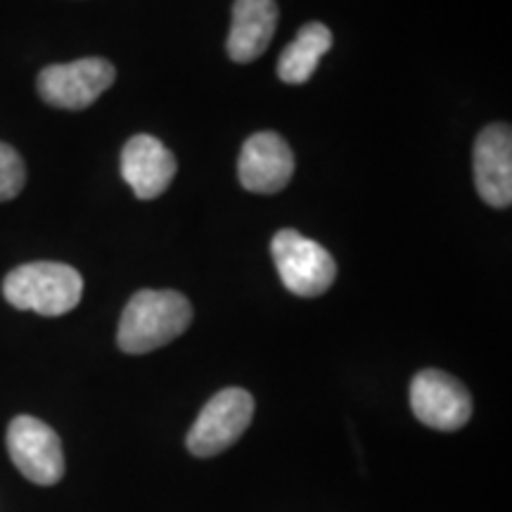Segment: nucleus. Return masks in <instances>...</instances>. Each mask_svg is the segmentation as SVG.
Listing matches in <instances>:
<instances>
[{"label": "nucleus", "instance_id": "1", "mask_svg": "<svg viewBox=\"0 0 512 512\" xmlns=\"http://www.w3.org/2000/svg\"><path fill=\"white\" fill-rule=\"evenodd\" d=\"M192 323V306L181 292L140 290L126 304L117 342L124 354H150L181 337Z\"/></svg>", "mask_w": 512, "mask_h": 512}, {"label": "nucleus", "instance_id": "2", "mask_svg": "<svg viewBox=\"0 0 512 512\" xmlns=\"http://www.w3.org/2000/svg\"><path fill=\"white\" fill-rule=\"evenodd\" d=\"M83 294V278L76 268L57 261H34L17 266L3 280V297L19 311L38 316H64L76 309Z\"/></svg>", "mask_w": 512, "mask_h": 512}, {"label": "nucleus", "instance_id": "3", "mask_svg": "<svg viewBox=\"0 0 512 512\" xmlns=\"http://www.w3.org/2000/svg\"><path fill=\"white\" fill-rule=\"evenodd\" d=\"M271 254L283 285L297 297H320L335 283L337 264L332 254L297 230L285 228L275 233Z\"/></svg>", "mask_w": 512, "mask_h": 512}, {"label": "nucleus", "instance_id": "4", "mask_svg": "<svg viewBox=\"0 0 512 512\" xmlns=\"http://www.w3.org/2000/svg\"><path fill=\"white\" fill-rule=\"evenodd\" d=\"M254 418V399L247 389L228 387L209 399L190 427L188 451L197 458H214L238 441Z\"/></svg>", "mask_w": 512, "mask_h": 512}, {"label": "nucleus", "instance_id": "5", "mask_svg": "<svg viewBox=\"0 0 512 512\" xmlns=\"http://www.w3.org/2000/svg\"><path fill=\"white\" fill-rule=\"evenodd\" d=\"M117 79V69L102 57H83L67 64H50L38 74V95L57 110H86Z\"/></svg>", "mask_w": 512, "mask_h": 512}, {"label": "nucleus", "instance_id": "6", "mask_svg": "<svg viewBox=\"0 0 512 512\" xmlns=\"http://www.w3.org/2000/svg\"><path fill=\"white\" fill-rule=\"evenodd\" d=\"M12 463L29 482L53 486L64 477L62 441L53 427L31 415H17L8 427Z\"/></svg>", "mask_w": 512, "mask_h": 512}, {"label": "nucleus", "instance_id": "7", "mask_svg": "<svg viewBox=\"0 0 512 512\" xmlns=\"http://www.w3.org/2000/svg\"><path fill=\"white\" fill-rule=\"evenodd\" d=\"M411 408L422 425L456 432L470 422L472 399L463 382L441 370H422L413 377Z\"/></svg>", "mask_w": 512, "mask_h": 512}, {"label": "nucleus", "instance_id": "8", "mask_svg": "<svg viewBox=\"0 0 512 512\" xmlns=\"http://www.w3.org/2000/svg\"><path fill=\"white\" fill-rule=\"evenodd\" d=\"M238 176L242 188L259 195H273L287 188L294 176V155L283 136L259 131L242 145Z\"/></svg>", "mask_w": 512, "mask_h": 512}, {"label": "nucleus", "instance_id": "9", "mask_svg": "<svg viewBox=\"0 0 512 512\" xmlns=\"http://www.w3.org/2000/svg\"><path fill=\"white\" fill-rule=\"evenodd\" d=\"M176 157L155 136H133L121 150V176L138 200H155L176 176Z\"/></svg>", "mask_w": 512, "mask_h": 512}, {"label": "nucleus", "instance_id": "10", "mask_svg": "<svg viewBox=\"0 0 512 512\" xmlns=\"http://www.w3.org/2000/svg\"><path fill=\"white\" fill-rule=\"evenodd\" d=\"M475 185L489 207L505 209L512 202V131L508 124H491L475 143Z\"/></svg>", "mask_w": 512, "mask_h": 512}, {"label": "nucleus", "instance_id": "11", "mask_svg": "<svg viewBox=\"0 0 512 512\" xmlns=\"http://www.w3.org/2000/svg\"><path fill=\"white\" fill-rule=\"evenodd\" d=\"M275 27H278L275 0H235L233 24L228 34L230 60L247 64L264 55L275 36Z\"/></svg>", "mask_w": 512, "mask_h": 512}, {"label": "nucleus", "instance_id": "12", "mask_svg": "<svg viewBox=\"0 0 512 512\" xmlns=\"http://www.w3.org/2000/svg\"><path fill=\"white\" fill-rule=\"evenodd\" d=\"M332 48V31L320 22L302 27L299 36L280 53L278 76L290 86H302L316 74L320 57Z\"/></svg>", "mask_w": 512, "mask_h": 512}, {"label": "nucleus", "instance_id": "13", "mask_svg": "<svg viewBox=\"0 0 512 512\" xmlns=\"http://www.w3.org/2000/svg\"><path fill=\"white\" fill-rule=\"evenodd\" d=\"M27 183V166L19 152L8 143H0V202L15 200Z\"/></svg>", "mask_w": 512, "mask_h": 512}]
</instances>
